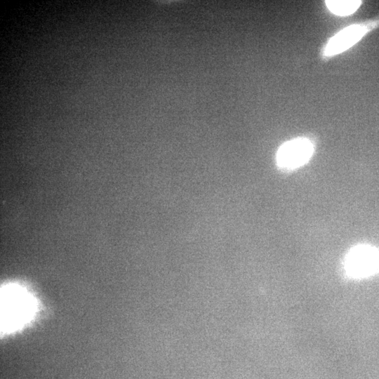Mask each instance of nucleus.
<instances>
[{"instance_id":"5","label":"nucleus","mask_w":379,"mask_h":379,"mask_svg":"<svg viewBox=\"0 0 379 379\" xmlns=\"http://www.w3.org/2000/svg\"><path fill=\"white\" fill-rule=\"evenodd\" d=\"M361 4V1H326V5L331 12L340 16L349 15L354 13Z\"/></svg>"},{"instance_id":"2","label":"nucleus","mask_w":379,"mask_h":379,"mask_svg":"<svg viewBox=\"0 0 379 379\" xmlns=\"http://www.w3.org/2000/svg\"><path fill=\"white\" fill-rule=\"evenodd\" d=\"M378 26L379 17L345 27L328 40L323 48V57L331 58L345 51Z\"/></svg>"},{"instance_id":"4","label":"nucleus","mask_w":379,"mask_h":379,"mask_svg":"<svg viewBox=\"0 0 379 379\" xmlns=\"http://www.w3.org/2000/svg\"><path fill=\"white\" fill-rule=\"evenodd\" d=\"M348 272L354 277H365L374 273L379 267V253L368 246L353 248L346 260Z\"/></svg>"},{"instance_id":"1","label":"nucleus","mask_w":379,"mask_h":379,"mask_svg":"<svg viewBox=\"0 0 379 379\" xmlns=\"http://www.w3.org/2000/svg\"><path fill=\"white\" fill-rule=\"evenodd\" d=\"M33 296L16 284L4 286L1 292V330L3 333L15 331L32 318L36 311Z\"/></svg>"},{"instance_id":"3","label":"nucleus","mask_w":379,"mask_h":379,"mask_svg":"<svg viewBox=\"0 0 379 379\" xmlns=\"http://www.w3.org/2000/svg\"><path fill=\"white\" fill-rule=\"evenodd\" d=\"M314 152L312 142L305 138H298L284 142L279 148L276 159L277 165L285 169L298 168L312 157Z\"/></svg>"}]
</instances>
